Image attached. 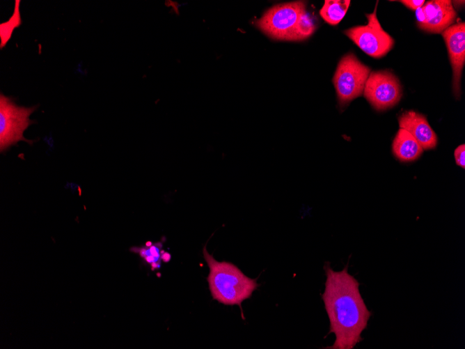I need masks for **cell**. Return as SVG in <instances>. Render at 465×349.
Wrapping results in <instances>:
<instances>
[{
	"instance_id": "1",
	"label": "cell",
	"mask_w": 465,
	"mask_h": 349,
	"mask_svg": "<svg viewBox=\"0 0 465 349\" xmlns=\"http://www.w3.org/2000/svg\"><path fill=\"white\" fill-rule=\"evenodd\" d=\"M324 270L326 279L322 299L330 323L329 333L336 336L334 343L326 348L352 349L362 341L371 312L361 296L359 282L348 272L347 265L335 271L326 263Z\"/></svg>"
},
{
	"instance_id": "2",
	"label": "cell",
	"mask_w": 465,
	"mask_h": 349,
	"mask_svg": "<svg viewBox=\"0 0 465 349\" xmlns=\"http://www.w3.org/2000/svg\"><path fill=\"white\" fill-rule=\"evenodd\" d=\"M203 253L209 267L207 280L212 299L224 305H237L242 310V303L259 286L256 279L245 275L232 263L216 261L205 246Z\"/></svg>"
},
{
	"instance_id": "3",
	"label": "cell",
	"mask_w": 465,
	"mask_h": 349,
	"mask_svg": "<svg viewBox=\"0 0 465 349\" xmlns=\"http://www.w3.org/2000/svg\"><path fill=\"white\" fill-rule=\"evenodd\" d=\"M306 12L304 1L281 3L267 10L255 24L271 38L297 41L298 24Z\"/></svg>"
},
{
	"instance_id": "4",
	"label": "cell",
	"mask_w": 465,
	"mask_h": 349,
	"mask_svg": "<svg viewBox=\"0 0 465 349\" xmlns=\"http://www.w3.org/2000/svg\"><path fill=\"white\" fill-rule=\"evenodd\" d=\"M370 73V68L361 63L354 54L349 53L342 56L333 78L340 107L345 106L363 94Z\"/></svg>"
},
{
	"instance_id": "5",
	"label": "cell",
	"mask_w": 465,
	"mask_h": 349,
	"mask_svg": "<svg viewBox=\"0 0 465 349\" xmlns=\"http://www.w3.org/2000/svg\"><path fill=\"white\" fill-rule=\"evenodd\" d=\"M36 107L17 106L10 98L1 93L0 97V150L3 152L18 141L30 144L32 141L25 139L24 132L33 123L30 115Z\"/></svg>"
},
{
	"instance_id": "6",
	"label": "cell",
	"mask_w": 465,
	"mask_h": 349,
	"mask_svg": "<svg viewBox=\"0 0 465 349\" xmlns=\"http://www.w3.org/2000/svg\"><path fill=\"white\" fill-rule=\"evenodd\" d=\"M377 1L374 11L366 14L368 24L345 31L349 38L365 54L374 58L384 56L394 45V39L381 27L377 17Z\"/></svg>"
},
{
	"instance_id": "7",
	"label": "cell",
	"mask_w": 465,
	"mask_h": 349,
	"mask_svg": "<svg viewBox=\"0 0 465 349\" xmlns=\"http://www.w3.org/2000/svg\"><path fill=\"white\" fill-rule=\"evenodd\" d=\"M364 97L377 110H385L395 106L402 95L397 77L388 70L373 71L366 81Z\"/></svg>"
},
{
	"instance_id": "8",
	"label": "cell",
	"mask_w": 465,
	"mask_h": 349,
	"mask_svg": "<svg viewBox=\"0 0 465 349\" xmlns=\"http://www.w3.org/2000/svg\"><path fill=\"white\" fill-rule=\"evenodd\" d=\"M418 26L427 32L442 33L454 24L457 13L450 0H433L416 10Z\"/></svg>"
},
{
	"instance_id": "9",
	"label": "cell",
	"mask_w": 465,
	"mask_h": 349,
	"mask_svg": "<svg viewBox=\"0 0 465 349\" xmlns=\"http://www.w3.org/2000/svg\"><path fill=\"white\" fill-rule=\"evenodd\" d=\"M452 68V88L456 97L461 91V78L465 63V24L459 21L442 32Z\"/></svg>"
},
{
	"instance_id": "10",
	"label": "cell",
	"mask_w": 465,
	"mask_h": 349,
	"mask_svg": "<svg viewBox=\"0 0 465 349\" xmlns=\"http://www.w3.org/2000/svg\"><path fill=\"white\" fill-rule=\"evenodd\" d=\"M398 122L400 127L409 132L423 150L432 149L436 146V134L423 114L407 111L400 115Z\"/></svg>"
},
{
	"instance_id": "11",
	"label": "cell",
	"mask_w": 465,
	"mask_h": 349,
	"mask_svg": "<svg viewBox=\"0 0 465 349\" xmlns=\"http://www.w3.org/2000/svg\"><path fill=\"white\" fill-rule=\"evenodd\" d=\"M394 155L402 162H411L418 159L423 149L416 139L407 130L400 128L392 144Z\"/></svg>"
},
{
	"instance_id": "12",
	"label": "cell",
	"mask_w": 465,
	"mask_h": 349,
	"mask_svg": "<svg viewBox=\"0 0 465 349\" xmlns=\"http://www.w3.org/2000/svg\"><path fill=\"white\" fill-rule=\"evenodd\" d=\"M349 5V0H326L320 14L326 22L336 25L345 15Z\"/></svg>"
},
{
	"instance_id": "13",
	"label": "cell",
	"mask_w": 465,
	"mask_h": 349,
	"mask_svg": "<svg viewBox=\"0 0 465 349\" xmlns=\"http://www.w3.org/2000/svg\"><path fill=\"white\" fill-rule=\"evenodd\" d=\"M131 251L138 254L152 270L160 267L162 259L166 261V254L162 250V244L160 242L149 243L145 246L133 247Z\"/></svg>"
},
{
	"instance_id": "14",
	"label": "cell",
	"mask_w": 465,
	"mask_h": 349,
	"mask_svg": "<svg viewBox=\"0 0 465 349\" xmlns=\"http://www.w3.org/2000/svg\"><path fill=\"white\" fill-rule=\"evenodd\" d=\"M19 1H16V8H15V12L12 17L5 23H2L4 26H8V28L4 29V30H1V32L3 31V34L1 35V48L5 46L9 38H10V35L12 33L13 29L15 27H17L20 24L21 22H16L17 21H21L20 20V17H19Z\"/></svg>"
},
{
	"instance_id": "15",
	"label": "cell",
	"mask_w": 465,
	"mask_h": 349,
	"mask_svg": "<svg viewBox=\"0 0 465 349\" xmlns=\"http://www.w3.org/2000/svg\"><path fill=\"white\" fill-rule=\"evenodd\" d=\"M315 26L306 12L301 17L297 29L299 40H303L309 37L315 31Z\"/></svg>"
},
{
	"instance_id": "16",
	"label": "cell",
	"mask_w": 465,
	"mask_h": 349,
	"mask_svg": "<svg viewBox=\"0 0 465 349\" xmlns=\"http://www.w3.org/2000/svg\"><path fill=\"white\" fill-rule=\"evenodd\" d=\"M456 164L462 169L465 168V145H459L454 152Z\"/></svg>"
},
{
	"instance_id": "17",
	"label": "cell",
	"mask_w": 465,
	"mask_h": 349,
	"mask_svg": "<svg viewBox=\"0 0 465 349\" xmlns=\"http://www.w3.org/2000/svg\"><path fill=\"white\" fill-rule=\"evenodd\" d=\"M400 2L403 3L405 6H407L409 9L416 10L425 4V1H424V0H402V1H400Z\"/></svg>"
}]
</instances>
